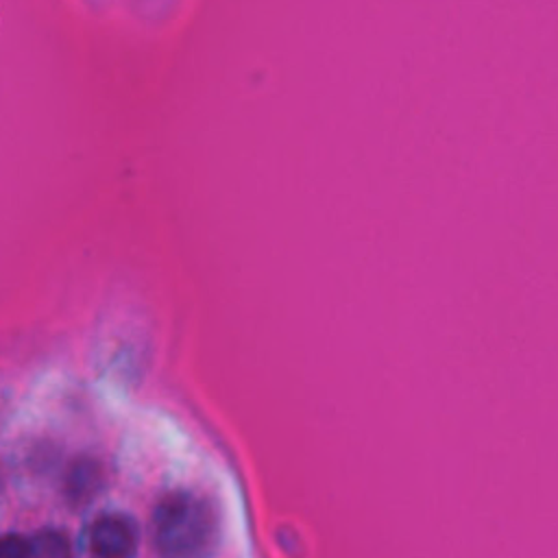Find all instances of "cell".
I'll use <instances>...</instances> for the list:
<instances>
[{
  "mask_svg": "<svg viewBox=\"0 0 558 558\" xmlns=\"http://www.w3.org/2000/svg\"><path fill=\"white\" fill-rule=\"evenodd\" d=\"M28 556H31V545L26 538L17 534H7L2 538L0 558H28Z\"/></svg>",
  "mask_w": 558,
  "mask_h": 558,
  "instance_id": "obj_5",
  "label": "cell"
},
{
  "mask_svg": "<svg viewBox=\"0 0 558 558\" xmlns=\"http://www.w3.org/2000/svg\"><path fill=\"white\" fill-rule=\"evenodd\" d=\"M150 532L161 558H211L220 543V514L209 497L177 488L155 504Z\"/></svg>",
  "mask_w": 558,
  "mask_h": 558,
  "instance_id": "obj_1",
  "label": "cell"
},
{
  "mask_svg": "<svg viewBox=\"0 0 558 558\" xmlns=\"http://www.w3.org/2000/svg\"><path fill=\"white\" fill-rule=\"evenodd\" d=\"M137 523L124 512H105L89 523L87 549L92 558H135Z\"/></svg>",
  "mask_w": 558,
  "mask_h": 558,
  "instance_id": "obj_2",
  "label": "cell"
},
{
  "mask_svg": "<svg viewBox=\"0 0 558 558\" xmlns=\"http://www.w3.org/2000/svg\"><path fill=\"white\" fill-rule=\"evenodd\" d=\"M61 488L70 506H87L105 488V464L94 453L87 451L72 456L65 464Z\"/></svg>",
  "mask_w": 558,
  "mask_h": 558,
  "instance_id": "obj_3",
  "label": "cell"
},
{
  "mask_svg": "<svg viewBox=\"0 0 558 558\" xmlns=\"http://www.w3.org/2000/svg\"><path fill=\"white\" fill-rule=\"evenodd\" d=\"M31 556L28 558H72V547L65 534L57 530H41L31 541Z\"/></svg>",
  "mask_w": 558,
  "mask_h": 558,
  "instance_id": "obj_4",
  "label": "cell"
}]
</instances>
